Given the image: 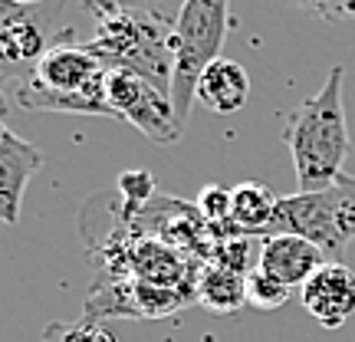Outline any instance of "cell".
I'll return each mask as SVG.
<instances>
[{"label": "cell", "mask_w": 355, "mask_h": 342, "mask_svg": "<svg viewBox=\"0 0 355 342\" xmlns=\"http://www.w3.org/2000/svg\"><path fill=\"white\" fill-rule=\"evenodd\" d=\"M343 79L345 66H332L316 96L300 102L286 122L283 142L290 148L300 191H326L343 175V162L349 155Z\"/></svg>", "instance_id": "1"}, {"label": "cell", "mask_w": 355, "mask_h": 342, "mask_svg": "<svg viewBox=\"0 0 355 342\" xmlns=\"http://www.w3.org/2000/svg\"><path fill=\"white\" fill-rule=\"evenodd\" d=\"M105 73L109 69L89 43H76L69 33L40 56L30 76L13 83V99L26 112L112 115L105 99Z\"/></svg>", "instance_id": "2"}, {"label": "cell", "mask_w": 355, "mask_h": 342, "mask_svg": "<svg viewBox=\"0 0 355 342\" xmlns=\"http://www.w3.org/2000/svg\"><path fill=\"white\" fill-rule=\"evenodd\" d=\"M89 50L105 69H125L171 96L175 76V26L139 10H112L96 20Z\"/></svg>", "instance_id": "3"}, {"label": "cell", "mask_w": 355, "mask_h": 342, "mask_svg": "<svg viewBox=\"0 0 355 342\" xmlns=\"http://www.w3.org/2000/svg\"><path fill=\"white\" fill-rule=\"evenodd\" d=\"M277 234L306 237L329 257V264H343L345 247L355 237V178L343 171L326 191H300L279 198L260 237Z\"/></svg>", "instance_id": "4"}, {"label": "cell", "mask_w": 355, "mask_h": 342, "mask_svg": "<svg viewBox=\"0 0 355 342\" xmlns=\"http://www.w3.org/2000/svg\"><path fill=\"white\" fill-rule=\"evenodd\" d=\"M230 0H184L175 24V76L171 105L181 128L191 119V102L198 79L207 66L220 60V46L230 30Z\"/></svg>", "instance_id": "5"}, {"label": "cell", "mask_w": 355, "mask_h": 342, "mask_svg": "<svg viewBox=\"0 0 355 342\" xmlns=\"http://www.w3.org/2000/svg\"><path fill=\"white\" fill-rule=\"evenodd\" d=\"M60 13H63V0H43V3L0 0V76L20 83L24 76H30V69L56 40L73 33L69 26L56 30Z\"/></svg>", "instance_id": "6"}, {"label": "cell", "mask_w": 355, "mask_h": 342, "mask_svg": "<svg viewBox=\"0 0 355 342\" xmlns=\"http://www.w3.org/2000/svg\"><path fill=\"white\" fill-rule=\"evenodd\" d=\"M105 99L115 119L139 128L141 135L155 145H175L181 139V122L175 115L171 96L152 86L148 79L125 73V69H109L105 73Z\"/></svg>", "instance_id": "7"}, {"label": "cell", "mask_w": 355, "mask_h": 342, "mask_svg": "<svg viewBox=\"0 0 355 342\" xmlns=\"http://www.w3.org/2000/svg\"><path fill=\"white\" fill-rule=\"evenodd\" d=\"M198 303L194 293L171 290V287H158L139 277H112V273H99L86 296V316L92 319H165L178 313L181 306Z\"/></svg>", "instance_id": "8"}, {"label": "cell", "mask_w": 355, "mask_h": 342, "mask_svg": "<svg viewBox=\"0 0 355 342\" xmlns=\"http://www.w3.org/2000/svg\"><path fill=\"white\" fill-rule=\"evenodd\" d=\"M43 152L33 142L20 139L0 115V224H17L30 178L43 168Z\"/></svg>", "instance_id": "9"}, {"label": "cell", "mask_w": 355, "mask_h": 342, "mask_svg": "<svg viewBox=\"0 0 355 342\" xmlns=\"http://www.w3.org/2000/svg\"><path fill=\"white\" fill-rule=\"evenodd\" d=\"M300 293H303L306 313L322 330H339L355 313V273L345 264L319 266Z\"/></svg>", "instance_id": "10"}, {"label": "cell", "mask_w": 355, "mask_h": 342, "mask_svg": "<svg viewBox=\"0 0 355 342\" xmlns=\"http://www.w3.org/2000/svg\"><path fill=\"white\" fill-rule=\"evenodd\" d=\"M326 264H329V257L322 254L313 241L293 237V234H277V237H263L257 270L270 273V277L279 280L290 290H303L309 283V277Z\"/></svg>", "instance_id": "11"}, {"label": "cell", "mask_w": 355, "mask_h": 342, "mask_svg": "<svg viewBox=\"0 0 355 342\" xmlns=\"http://www.w3.org/2000/svg\"><path fill=\"white\" fill-rule=\"evenodd\" d=\"M194 99L201 102L204 109H211L214 115H234L241 112L247 99H250V73L243 69L237 60L220 56L207 66L198 79Z\"/></svg>", "instance_id": "12"}, {"label": "cell", "mask_w": 355, "mask_h": 342, "mask_svg": "<svg viewBox=\"0 0 355 342\" xmlns=\"http://www.w3.org/2000/svg\"><path fill=\"white\" fill-rule=\"evenodd\" d=\"M277 201L279 198H273L266 185L241 181L230 191V221L214 230V237H260L277 211Z\"/></svg>", "instance_id": "13"}, {"label": "cell", "mask_w": 355, "mask_h": 342, "mask_svg": "<svg viewBox=\"0 0 355 342\" xmlns=\"http://www.w3.org/2000/svg\"><path fill=\"white\" fill-rule=\"evenodd\" d=\"M194 293H198V303L207 306L211 313L234 316V313H241V306H247V277L217 264H204Z\"/></svg>", "instance_id": "14"}, {"label": "cell", "mask_w": 355, "mask_h": 342, "mask_svg": "<svg viewBox=\"0 0 355 342\" xmlns=\"http://www.w3.org/2000/svg\"><path fill=\"white\" fill-rule=\"evenodd\" d=\"M43 342H119V339L102 319L79 316L73 323H50L43 330Z\"/></svg>", "instance_id": "15"}, {"label": "cell", "mask_w": 355, "mask_h": 342, "mask_svg": "<svg viewBox=\"0 0 355 342\" xmlns=\"http://www.w3.org/2000/svg\"><path fill=\"white\" fill-rule=\"evenodd\" d=\"M290 287H283L279 280H273L263 270H250L247 273V303L257 309H279L290 300Z\"/></svg>", "instance_id": "16"}, {"label": "cell", "mask_w": 355, "mask_h": 342, "mask_svg": "<svg viewBox=\"0 0 355 342\" xmlns=\"http://www.w3.org/2000/svg\"><path fill=\"white\" fill-rule=\"evenodd\" d=\"M250 247H254V237H217L207 264H217L224 270L247 277L250 273Z\"/></svg>", "instance_id": "17"}, {"label": "cell", "mask_w": 355, "mask_h": 342, "mask_svg": "<svg viewBox=\"0 0 355 342\" xmlns=\"http://www.w3.org/2000/svg\"><path fill=\"white\" fill-rule=\"evenodd\" d=\"M119 198L132 207H145L148 201H155V175L145 168H128L119 175Z\"/></svg>", "instance_id": "18"}, {"label": "cell", "mask_w": 355, "mask_h": 342, "mask_svg": "<svg viewBox=\"0 0 355 342\" xmlns=\"http://www.w3.org/2000/svg\"><path fill=\"white\" fill-rule=\"evenodd\" d=\"M198 211H201V217L211 224V228H224L230 221V191L224 188V185H207V188L198 194Z\"/></svg>", "instance_id": "19"}, {"label": "cell", "mask_w": 355, "mask_h": 342, "mask_svg": "<svg viewBox=\"0 0 355 342\" xmlns=\"http://www.w3.org/2000/svg\"><path fill=\"white\" fill-rule=\"evenodd\" d=\"M115 10H139L148 13V17H158L165 24L175 26L178 24V13L184 7V0H112Z\"/></svg>", "instance_id": "20"}, {"label": "cell", "mask_w": 355, "mask_h": 342, "mask_svg": "<svg viewBox=\"0 0 355 342\" xmlns=\"http://www.w3.org/2000/svg\"><path fill=\"white\" fill-rule=\"evenodd\" d=\"M283 3H293L306 13H316L322 20H345L352 17V0H283Z\"/></svg>", "instance_id": "21"}, {"label": "cell", "mask_w": 355, "mask_h": 342, "mask_svg": "<svg viewBox=\"0 0 355 342\" xmlns=\"http://www.w3.org/2000/svg\"><path fill=\"white\" fill-rule=\"evenodd\" d=\"M79 3H83V7H86V10L92 13L96 20H102L105 13H112V10H115V7H112V0H79Z\"/></svg>", "instance_id": "22"}, {"label": "cell", "mask_w": 355, "mask_h": 342, "mask_svg": "<svg viewBox=\"0 0 355 342\" xmlns=\"http://www.w3.org/2000/svg\"><path fill=\"white\" fill-rule=\"evenodd\" d=\"M0 115H7V96H3V86H0Z\"/></svg>", "instance_id": "23"}, {"label": "cell", "mask_w": 355, "mask_h": 342, "mask_svg": "<svg viewBox=\"0 0 355 342\" xmlns=\"http://www.w3.org/2000/svg\"><path fill=\"white\" fill-rule=\"evenodd\" d=\"M17 3H43V0H17Z\"/></svg>", "instance_id": "24"}, {"label": "cell", "mask_w": 355, "mask_h": 342, "mask_svg": "<svg viewBox=\"0 0 355 342\" xmlns=\"http://www.w3.org/2000/svg\"><path fill=\"white\" fill-rule=\"evenodd\" d=\"M352 20H355V0H352Z\"/></svg>", "instance_id": "25"}]
</instances>
